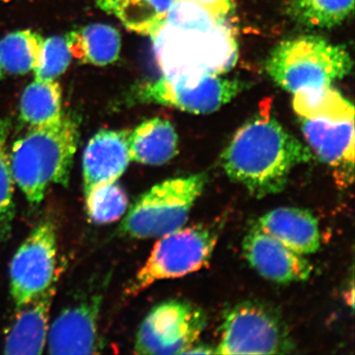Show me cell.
<instances>
[{"label": "cell", "instance_id": "cell-2", "mask_svg": "<svg viewBox=\"0 0 355 355\" xmlns=\"http://www.w3.org/2000/svg\"><path fill=\"white\" fill-rule=\"evenodd\" d=\"M150 37L163 76H219L237 60V44L228 26L189 0H176L164 24Z\"/></svg>", "mask_w": 355, "mask_h": 355}, {"label": "cell", "instance_id": "cell-5", "mask_svg": "<svg viewBox=\"0 0 355 355\" xmlns=\"http://www.w3.org/2000/svg\"><path fill=\"white\" fill-rule=\"evenodd\" d=\"M209 177L205 173L173 178L142 193L128 210L120 230L135 239H150L184 227Z\"/></svg>", "mask_w": 355, "mask_h": 355}, {"label": "cell", "instance_id": "cell-18", "mask_svg": "<svg viewBox=\"0 0 355 355\" xmlns=\"http://www.w3.org/2000/svg\"><path fill=\"white\" fill-rule=\"evenodd\" d=\"M65 37L72 57L83 64L105 67L120 57L121 35L113 26L91 24Z\"/></svg>", "mask_w": 355, "mask_h": 355}, {"label": "cell", "instance_id": "cell-16", "mask_svg": "<svg viewBox=\"0 0 355 355\" xmlns=\"http://www.w3.org/2000/svg\"><path fill=\"white\" fill-rule=\"evenodd\" d=\"M256 225L302 256L316 253L321 246L319 222L307 209L279 207L259 218Z\"/></svg>", "mask_w": 355, "mask_h": 355}, {"label": "cell", "instance_id": "cell-23", "mask_svg": "<svg viewBox=\"0 0 355 355\" xmlns=\"http://www.w3.org/2000/svg\"><path fill=\"white\" fill-rule=\"evenodd\" d=\"M354 0H289L292 17L311 28L342 24L354 10Z\"/></svg>", "mask_w": 355, "mask_h": 355}, {"label": "cell", "instance_id": "cell-3", "mask_svg": "<svg viewBox=\"0 0 355 355\" xmlns=\"http://www.w3.org/2000/svg\"><path fill=\"white\" fill-rule=\"evenodd\" d=\"M79 140L78 121L71 114L48 125L31 127L14 142L10 157L14 183L37 205L53 184L67 186Z\"/></svg>", "mask_w": 355, "mask_h": 355}, {"label": "cell", "instance_id": "cell-26", "mask_svg": "<svg viewBox=\"0 0 355 355\" xmlns=\"http://www.w3.org/2000/svg\"><path fill=\"white\" fill-rule=\"evenodd\" d=\"M71 58L67 37L53 36L44 40L38 67L34 70L37 80H55L64 73Z\"/></svg>", "mask_w": 355, "mask_h": 355}, {"label": "cell", "instance_id": "cell-13", "mask_svg": "<svg viewBox=\"0 0 355 355\" xmlns=\"http://www.w3.org/2000/svg\"><path fill=\"white\" fill-rule=\"evenodd\" d=\"M128 130H102L95 133L84 149V195L95 187L118 181L130 162Z\"/></svg>", "mask_w": 355, "mask_h": 355}, {"label": "cell", "instance_id": "cell-24", "mask_svg": "<svg viewBox=\"0 0 355 355\" xmlns=\"http://www.w3.org/2000/svg\"><path fill=\"white\" fill-rule=\"evenodd\" d=\"M11 123L0 119V243L6 241L12 230L15 203L14 179L8 153V139Z\"/></svg>", "mask_w": 355, "mask_h": 355}, {"label": "cell", "instance_id": "cell-7", "mask_svg": "<svg viewBox=\"0 0 355 355\" xmlns=\"http://www.w3.org/2000/svg\"><path fill=\"white\" fill-rule=\"evenodd\" d=\"M220 228L216 224L184 226L159 238L146 263L128 286V295H137L159 280L200 270L211 259Z\"/></svg>", "mask_w": 355, "mask_h": 355}, {"label": "cell", "instance_id": "cell-28", "mask_svg": "<svg viewBox=\"0 0 355 355\" xmlns=\"http://www.w3.org/2000/svg\"><path fill=\"white\" fill-rule=\"evenodd\" d=\"M216 354V349L207 345H193L186 354Z\"/></svg>", "mask_w": 355, "mask_h": 355}, {"label": "cell", "instance_id": "cell-15", "mask_svg": "<svg viewBox=\"0 0 355 355\" xmlns=\"http://www.w3.org/2000/svg\"><path fill=\"white\" fill-rule=\"evenodd\" d=\"M58 280L29 302L16 308V315L4 343V354H43L49 333V319Z\"/></svg>", "mask_w": 355, "mask_h": 355}, {"label": "cell", "instance_id": "cell-22", "mask_svg": "<svg viewBox=\"0 0 355 355\" xmlns=\"http://www.w3.org/2000/svg\"><path fill=\"white\" fill-rule=\"evenodd\" d=\"M293 108L300 118L354 120V106L331 87L296 93Z\"/></svg>", "mask_w": 355, "mask_h": 355}, {"label": "cell", "instance_id": "cell-27", "mask_svg": "<svg viewBox=\"0 0 355 355\" xmlns=\"http://www.w3.org/2000/svg\"><path fill=\"white\" fill-rule=\"evenodd\" d=\"M202 7L205 11L216 18L227 15L232 7V0H189Z\"/></svg>", "mask_w": 355, "mask_h": 355}, {"label": "cell", "instance_id": "cell-20", "mask_svg": "<svg viewBox=\"0 0 355 355\" xmlns=\"http://www.w3.org/2000/svg\"><path fill=\"white\" fill-rule=\"evenodd\" d=\"M62 91L55 80H35L21 97V119L30 127L48 125L62 118Z\"/></svg>", "mask_w": 355, "mask_h": 355}, {"label": "cell", "instance_id": "cell-1", "mask_svg": "<svg viewBox=\"0 0 355 355\" xmlns=\"http://www.w3.org/2000/svg\"><path fill=\"white\" fill-rule=\"evenodd\" d=\"M266 108L242 125L221 155L227 176L250 195L263 198L286 188L292 170L310 162L311 149L287 132Z\"/></svg>", "mask_w": 355, "mask_h": 355}, {"label": "cell", "instance_id": "cell-14", "mask_svg": "<svg viewBox=\"0 0 355 355\" xmlns=\"http://www.w3.org/2000/svg\"><path fill=\"white\" fill-rule=\"evenodd\" d=\"M309 148L326 164L338 168L340 178L352 179L354 120L300 118Z\"/></svg>", "mask_w": 355, "mask_h": 355}, {"label": "cell", "instance_id": "cell-21", "mask_svg": "<svg viewBox=\"0 0 355 355\" xmlns=\"http://www.w3.org/2000/svg\"><path fill=\"white\" fill-rule=\"evenodd\" d=\"M44 39L32 30H21L0 40L2 69L12 74H25L38 67Z\"/></svg>", "mask_w": 355, "mask_h": 355}, {"label": "cell", "instance_id": "cell-6", "mask_svg": "<svg viewBox=\"0 0 355 355\" xmlns=\"http://www.w3.org/2000/svg\"><path fill=\"white\" fill-rule=\"evenodd\" d=\"M294 349L288 327L272 306L247 300L224 313L216 354H287Z\"/></svg>", "mask_w": 355, "mask_h": 355}, {"label": "cell", "instance_id": "cell-8", "mask_svg": "<svg viewBox=\"0 0 355 355\" xmlns=\"http://www.w3.org/2000/svg\"><path fill=\"white\" fill-rule=\"evenodd\" d=\"M205 311L184 300L160 303L144 318L135 338L137 354L174 355L198 343L207 327Z\"/></svg>", "mask_w": 355, "mask_h": 355}, {"label": "cell", "instance_id": "cell-30", "mask_svg": "<svg viewBox=\"0 0 355 355\" xmlns=\"http://www.w3.org/2000/svg\"><path fill=\"white\" fill-rule=\"evenodd\" d=\"M1 74H2V65H1V62H0V77H1Z\"/></svg>", "mask_w": 355, "mask_h": 355}, {"label": "cell", "instance_id": "cell-29", "mask_svg": "<svg viewBox=\"0 0 355 355\" xmlns=\"http://www.w3.org/2000/svg\"><path fill=\"white\" fill-rule=\"evenodd\" d=\"M11 0H0V4L8 3Z\"/></svg>", "mask_w": 355, "mask_h": 355}, {"label": "cell", "instance_id": "cell-9", "mask_svg": "<svg viewBox=\"0 0 355 355\" xmlns=\"http://www.w3.org/2000/svg\"><path fill=\"white\" fill-rule=\"evenodd\" d=\"M16 308L29 302L58 279V234L51 220L40 222L18 248L9 268Z\"/></svg>", "mask_w": 355, "mask_h": 355}, {"label": "cell", "instance_id": "cell-11", "mask_svg": "<svg viewBox=\"0 0 355 355\" xmlns=\"http://www.w3.org/2000/svg\"><path fill=\"white\" fill-rule=\"evenodd\" d=\"M243 253L261 277L277 284L304 282L313 272L305 256L291 251L256 224L245 236Z\"/></svg>", "mask_w": 355, "mask_h": 355}, {"label": "cell", "instance_id": "cell-25", "mask_svg": "<svg viewBox=\"0 0 355 355\" xmlns=\"http://www.w3.org/2000/svg\"><path fill=\"white\" fill-rule=\"evenodd\" d=\"M89 218L98 224L119 220L127 211V193L118 182L95 187L85 196Z\"/></svg>", "mask_w": 355, "mask_h": 355}, {"label": "cell", "instance_id": "cell-17", "mask_svg": "<svg viewBox=\"0 0 355 355\" xmlns=\"http://www.w3.org/2000/svg\"><path fill=\"white\" fill-rule=\"evenodd\" d=\"M178 135L169 121L162 118L147 120L128 132L130 161L139 164L160 166L178 153Z\"/></svg>", "mask_w": 355, "mask_h": 355}, {"label": "cell", "instance_id": "cell-12", "mask_svg": "<svg viewBox=\"0 0 355 355\" xmlns=\"http://www.w3.org/2000/svg\"><path fill=\"white\" fill-rule=\"evenodd\" d=\"M102 297L94 295L62 310L49 328V352L55 355L94 354L101 347L98 320Z\"/></svg>", "mask_w": 355, "mask_h": 355}, {"label": "cell", "instance_id": "cell-19", "mask_svg": "<svg viewBox=\"0 0 355 355\" xmlns=\"http://www.w3.org/2000/svg\"><path fill=\"white\" fill-rule=\"evenodd\" d=\"M176 0H97V6L112 14L130 31L154 34L164 24Z\"/></svg>", "mask_w": 355, "mask_h": 355}, {"label": "cell", "instance_id": "cell-4", "mask_svg": "<svg viewBox=\"0 0 355 355\" xmlns=\"http://www.w3.org/2000/svg\"><path fill=\"white\" fill-rule=\"evenodd\" d=\"M352 69L349 51L316 36L282 42L266 62L268 76L292 94L331 87Z\"/></svg>", "mask_w": 355, "mask_h": 355}, {"label": "cell", "instance_id": "cell-10", "mask_svg": "<svg viewBox=\"0 0 355 355\" xmlns=\"http://www.w3.org/2000/svg\"><path fill=\"white\" fill-rule=\"evenodd\" d=\"M246 83L218 76H162L140 87L137 97L144 102L175 107L193 114H209L220 109L241 93Z\"/></svg>", "mask_w": 355, "mask_h": 355}]
</instances>
